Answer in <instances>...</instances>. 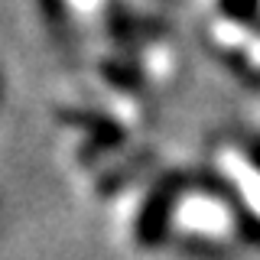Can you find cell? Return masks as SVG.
<instances>
[{
  "label": "cell",
  "mask_w": 260,
  "mask_h": 260,
  "mask_svg": "<svg viewBox=\"0 0 260 260\" xmlns=\"http://www.w3.org/2000/svg\"><path fill=\"white\" fill-rule=\"evenodd\" d=\"M104 4H108V0H69V7H72L78 16H94Z\"/></svg>",
  "instance_id": "277c9868"
},
{
  "label": "cell",
  "mask_w": 260,
  "mask_h": 260,
  "mask_svg": "<svg viewBox=\"0 0 260 260\" xmlns=\"http://www.w3.org/2000/svg\"><path fill=\"white\" fill-rule=\"evenodd\" d=\"M244 55H247V62L254 65V69H260V36H257V32L250 36V43L244 46Z\"/></svg>",
  "instance_id": "5b68a950"
},
{
  "label": "cell",
  "mask_w": 260,
  "mask_h": 260,
  "mask_svg": "<svg viewBox=\"0 0 260 260\" xmlns=\"http://www.w3.org/2000/svg\"><path fill=\"white\" fill-rule=\"evenodd\" d=\"M218 169L224 173V179L238 189L241 202L250 208V215L260 218V166L250 162V156H244L241 150L224 146L218 153Z\"/></svg>",
  "instance_id": "7a4b0ae2"
},
{
  "label": "cell",
  "mask_w": 260,
  "mask_h": 260,
  "mask_svg": "<svg viewBox=\"0 0 260 260\" xmlns=\"http://www.w3.org/2000/svg\"><path fill=\"white\" fill-rule=\"evenodd\" d=\"M173 228L189 238L202 241H228L234 231V211L218 195L189 192L173 208Z\"/></svg>",
  "instance_id": "6da1fadb"
},
{
  "label": "cell",
  "mask_w": 260,
  "mask_h": 260,
  "mask_svg": "<svg viewBox=\"0 0 260 260\" xmlns=\"http://www.w3.org/2000/svg\"><path fill=\"white\" fill-rule=\"evenodd\" d=\"M250 36H254V32L238 20H218L215 26H211V39L221 49H244L250 43Z\"/></svg>",
  "instance_id": "3957f363"
}]
</instances>
